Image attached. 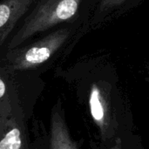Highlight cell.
Listing matches in <instances>:
<instances>
[{
    "label": "cell",
    "instance_id": "cell-1",
    "mask_svg": "<svg viewBox=\"0 0 149 149\" xmlns=\"http://www.w3.org/2000/svg\"><path fill=\"white\" fill-rule=\"evenodd\" d=\"M80 3L81 0H38L10 39L8 48L15 49L32 36L70 20L77 13Z\"/></svg>",
    "mask_w": 149,
    "mask_h": 149
},
{
    "label": "cell",
    "instance_id": "cell-2",
    "mask_svg": "<svg viewBox=\"0 0 149 149\" xmlns=\"http://www.w3.org/2000/svg\"><path fill=\"white\" fill-rule=\"evenodd\" d=\"M0 149H29L27 122L23 107L1 77Z\"/></svg>",
    "mask_w": 149,
    "mask_h": 149
},
{
    "label": "cell",
    "instance_id": "cell-3",
    "mask_svg": "<svg viewBox=\"0 0 149 149\" xmlns=\"http://www.w3.org/2000/svg\"><path fill=\"white\" fill-rule=\"evenodd\" d=\"M69 35V29H59L29 45L10 50L7 55L10 68L22 71L45 63L64 45Z\"/></svg>",
    "mask_w": 149,
    "mask_h": 149
},
{
    "label": "cell",
    "instance_id": "cell-4",
    "mask_svg": "<svg viewBox=\"0 0 149 149\" xmlns=\"http://www.w3.org/2000/svg\"><path fill=\"white\" fill-rule=\"evenodd\" d=\"M49 149H79L71 134L60 101L53 106L51 113Z\"/></svg>",
    "mask_w": 149,
    "mask_h": 149
},
{
    "label": "cell",
    "instance_id": "cell-5",
    "mask_svg": "<svg viewBox=\"0 0 149 149\" xmlns=\"http://www.w3.org/2000/svg\"><path fill=\"white\" fill-rule=\"evenodd\" d=\"M38 0H3L0 3V47L16 24Z\"/></svg>",
    "mask_w": 149,
    "mask_h": 149
},
{
    "label": "cell",
    "instance_id": "cell-6",
    "mask_svg": "<svg viewBox=\"0 0 149 149\" xmlns=\"http://www.w3.org/2000/svg\"><path fill=\"white\" fill-rule=\"evenodd\" d=\"M90 149H145L142 141L134 132L127 134L118 139L111 147H103L97 141L90 142Z\"/></svg>",
    "mask_w": 149,
    "mask_h": 149
},
{
    "label": "cell",
    "instance_id": "cell-7",
    "mask_svg": "<svg viewBox=\"0 0 149 149\" xmlns=\"http://www.w3.org/2000/svg\"><path fill=\"white\" fill-rule=\"evenodd\" d=\"M126 0H101L100 5V11H107L110 10L121 3H123Z\"/></svg>",
    "mask_w": 149,
    "mask_h": 149
}]
</instances>
